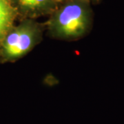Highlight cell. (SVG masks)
Here are the masks:
<instances>
[{"instance_id": "5", "label": "cell", "mask_w": 124, "mask_h": 124, "mask_svg": "<svg viewBox=\"0 0 124 124\" xmlns=\"http://www.w3.org/2000/svg\"><path fill=\"white\" fill-rule=\"evenodd\" d=\"M90 4H97L100 0H88Z\"/></svg>"}, {"instance_id": "1", "label": "cell", "mask_w": 124, "mask_h": 124, "mask_svg": "<svg viewBox=\"0 0 124 124\" xmlns=\"http://www.w3.org/2000/svg\"><path fill=\"white\" fill-rule=\"evenodd\" d=\"M93 12L88 0H66L59 4L45 23L52 39L73 41L82 39L93 28Z\"/></svg>"}, {"instance_id": "2", "label": "cell", "mask_w": 124, "mask_h": 124, "mask_svg": "<svg viewBox=\"0 0 124 124\" xmlns=\"http://www.w3.org/2000/svg\"><path fill=\"white\" fill-rule=\"evenodd\" d=\"M46 30L45 23L23 19L8 32L0 50L2 62H15L25 57L39 44Z\"/></svg>"}, {"instance_id": "4", "label": "cell", "mask_w": 124, "mask_h": 124, "mask_svg": "<svg viewBox=\"0 0 124 124\" xmlns=\"http://www.w3.org/2000/svg\"><path fill=\"white\" fill-rule=\"evenodd\" d=\"M17 17V12L10 0H0V50L6 36L14 26Z\"/></svg>"}, {"instance_id": "6", "label": "cell", "mask_w": 124, "mask_h": 124, "mask_svg": "<svg viewBox=\"0 0 124 124\" xmlns=\"http://www.w3.org/2000/svg\"><path fill=\"white\" fill-rule=\"evenodd\" d=\"M54 1H55L57 4H61L62 2H63V1H66V0H53Z\"/></svg>"}, {"instance_id": "3", "label": "cell", "mask_w": 124, "mask_h": 124, "mask_svg": "<svg viewBox=\"0 0 124 124\" xmlns=\"http://www.w3.org/2000/svg\"><path fill=\"white\" fill-rule=\"evenodd\" d=\"M21 19H36L50 16L57 9L58 4L53 0H10Z\"/></svg>"}]
</instances>
